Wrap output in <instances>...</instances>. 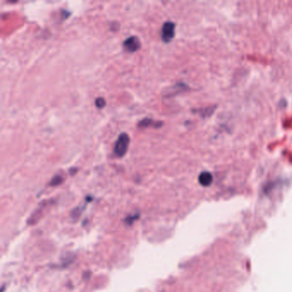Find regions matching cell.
<instances>
[{"mask_svg": "<svg viewBox=\"0 0 292 292\" xmlns=\"http://www.w3.org/2000/svg\"><path fill=\"white\" fill-rule=\"evenodd\" d=\"M129 141L130 139L128 134L126 133L120 134L114 146V153L117 157L121 158L125 155L126 152L129 148Z\"/></svg>", "mask_w": 292, "mask_h": 292, "instance_id": "cell-1", "label": "cell"}, {"mask_svg": "<svg viewBox=\"0 0 292 292\" xmlns=\"http://www.w3.org/2000/svg\"><path fill=\"white\" fill-rule=\"evenodd\" d=\"M175 36V23L173 22H167L164 23L161 30V38L164 42L169 43Z\"/></svg>", "mask_w": 292, "mask_h": 292, "instance_id": "cell-2", "label": "cell"}, {"mask_svg": "<svg viewBox=\"0 0 292 292\" xmlns=\"http://www.w3.org/2000/svg\"><path fill=\"white\" fill-rule=\"evenodd\" d=\"M122 47L124 48V50L127 51L128 53H135L140 49L141 42L136 36H130L123 41Z\"/></svg>", "mask_w": 292, "mask_h": 292, "instance_id": "cell-3", "label": "cell"}, {"mask_svg": "<svg viewBox=\"0 0 292 292\" xmlns=\"http://www.w3.org/2000/svg\"><path fill=\"white\" fill-rule=\"evenodd\" d=\"M162 125H163V122L154 121L151 118H145V119L141 120L138 124L139 127H141V128H147V127H150V126H153L154 128H160Z\"/></svg>", "mask_w": 292, "mask_h": 292, "instance_id": "cell-4", "label": "cell"}, {"mask_svg": "<svg viewBox=\"0 0 292 292\" xmlns=\"http://www.w3.org/2000/svg\"><path fill=\"white\" fill-rule=\"evenodd\" d=\"M199 182L201 185L208 186L210 185L211 182H213V176L212 174L207 172L201 173L200 176H199Z\"/></svg>", "mask_w": 292, "mask_h": 292, "instance_id": "cell-5", "label": "cell"}, {"mask_svg": "<svg viewBox=\"0 0 292 292\" xmlns=\"http://www.w3.org/2000/svg\"><path fill=\"white\" fill-rule=\"evenodd\" d=\"M106 105H107V102H106L104 98H97V99L95 100V106H96L99 109H102V108L106 107Z\"/></svg>", "mask_w": 292, "mask_h": 292, "instance_id": "cell-6", "label": "cell"}, {"mask_svg": "<svg viewBox=\"0 0 292 292\" xmlns=\"http://www.w3.org/2000/svg\"><path fill=\"white\" fill-rule=\"evenodd\" d=\"M61 182H62V177L59 176H57L52 180L51 184H52V185H57V184H58V183H60Z\"/></svg>", "mask_w": 292, "mask_h": 292, "instance_id": "cell-7", "label": "cell"}]
</instances>
